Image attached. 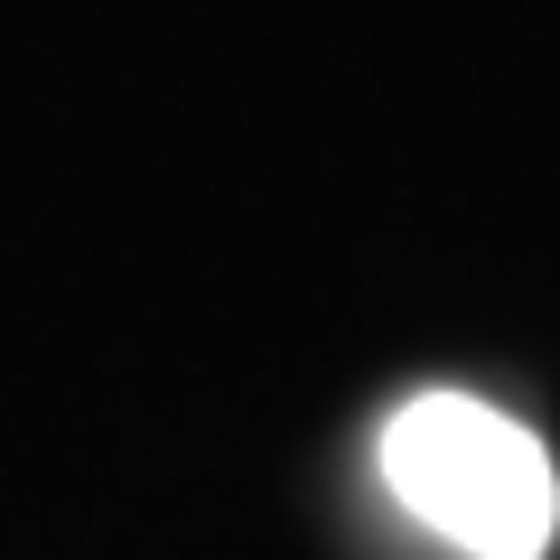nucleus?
<instances>
[{
    "label": "nucleus",
    "instance_id": "obj_1",
    "mask_svg": "<svg viewBox=\"0 0 560 560\" xmlns=\"http://www.w3.org/2000/svg\"><path fill=\"white\" fill-rule=\"evenodd\" d=\"M393 504L467 560H541L560 541V467L551 448L495 411L486 393H411L374 440Z\"/></svg>",
    "mask_w": 560,
    "mask_h": 560
}]
</instances>
